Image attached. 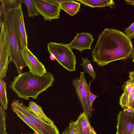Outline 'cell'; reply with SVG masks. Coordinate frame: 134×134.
<instances>
[{
	"label": "cell",
	"mask_w": 134,
	"mask_h": 134,
	"mask_svg": "<svg viewBox=\"0 0 134 134\" xmlns=\"http://www.w3.org/2000/svg\"><path fill=\"white\" fill-rule=\"evenodd\" d=\"M133 51L131 39L125 34L116 29L105 28L99 36L91 56L93 61L102 67L131 58Z\"/></svg>",
	"instance_id": "cell-1"
},
{
	"label": "cell",
	"mask_w": 134,
	"mask_h": 134,
	"mask_svg": "<svg viewBox=\"0 0 134 134\" xmlns=\"http://www.w3.org/2000/svg\"><path fill=\"white\" fill-rule=\"evenodd\" d=\"M54 81L53 75L49 71L40 75L29 71L15 76L9 87L20 98L36 99L40 93L52 86Z\"/></svg>",
	"instance_id": "cell-2"
},
{
	"label": "cell",
	"mask_w": 134,
	"mask_h": 134,
	"mask_svg": "<svg viewBox=\"0 0 134 134\" xmlns=\"http://www.w3.org/2000/svg\"><path fill=\"white\" fill-rule=\"evenodd\" d=\"M16 8H12L5 14L2 21L5 27L10 47L9 62L15 64L19 75L26 66L23 60L21 44L16 22Z\"/></svg>",
	"instance_id": "cell-3"
},
{
	"label": "cell",
	"mask_w": 134,
	"mask_h": 134,
	"mask_svg": "<svg viewBox=\"0 0 134 134\" xmlns=\"http://www.w3.org/2000/svg\"><path fill=\"white\" fill-rule=\"evenodd\" d=\"M50 59H56L58 63L69 71L76 70V58L71 49L62 43L51 42L47 45Z\"/></svg>",
	"instance_id": "cell-4"
},
{
	"label": "cell",
	"mask_w": 134,
	"mask_h": 134,
	"mask_svg": "<svg viewBox=\"0 0 134 134\" xmlns=\"http://www.w3.org/2000/svg\"><path fill=\"white\" fill-rule=\"evenodd\" d=\"M11 106L12 108L19 110L27 116L42 134H60L58 128L54 124H49L37 117L19 100H13Z\"/></svg>",
	"instance_id": "cell-5"
},
{
	"label": "cell",
	"mask_w": 134,
	"mask_h": 134,
	"mask_svg": "<svg viewBox=\"0 0 134 134\" xmlns=\"http://www.w3.org/2000/svg\"><path fill=\"white\" fill-rule=\"evenodd\" d=\"M39 14L44 20L51 21L59 19L61 8L55 0H31Z\"/></svg>",
	"instance_id": "cell-6"
},
{
	"label": "cell",
	"mask_w": 134,
	"mask_h": 134,
	"mask_svg": "<svg viewBox=\"0 0 134 134\" xmlns=\"http://www.w3.org/2000/svg\"><path fill=\"white\" fill-rule=\"evenodd\" d=\"M72 84L74 87L77 96L83 110L88 117H90L93 109L90 106L87 91L88 85L85 79L84 72L80 73L79 77L74 79Z\"/></svg>",
	"instance_id": "cell-7"
},
{
	"label": "cell",
	"mask_w": 134,
	"mask_h": 134,
	"mask_svg": "<svg viewBox=\"0 0 134 134\" xmlns=\"http://www.w3.org/2000/svg\"><path fill=\"white\" fill-rule=\"evenodd\" d=\"M0 25V80H2L5 77L7 70L10 47L5 27L3 23Z\"/></svg>",
	"instance_id": "cell-8"
},
{
	"label": "cell",
	"mask_w": 134,
	"mask_h": 134,
	"mask_svg": "<svg viewBox=\"0 0 134 134\" xmlns=\"http://www.w3.org/2000/svg\"><path fill=\"white\" fill-rule=\"evenodd\" d=\"M21 52L24 62L30 71L40 75L47 72L44 64L38 60L28 47L22 48Z\"/></svg>",
	"instance_id": "cell-9"
},
{
	"label": "cell",
	"mask_w": 134,
	"mask_h": 134,
	"mask_svg": "<svg viewBox=\"0 0 134 134\" xmlns=\"http://www.w3.org/2000/svg\"><path fill=\"white\" fill-rule=\"evenodd\" d=\"M124 109L120 111L117 119V132L119 134H133V114Z\"/></svg>",
	"instance_id": "cell-10"
},
{
	"label": "cell",
	"mask_w": 134,
	"mask_h": 134,
	"mask_svg": "<svg viewBox=\"0 0 134 134\" xmlns=\"http://www.w3.org/2000/svg\"><path fill=\"white\" fill-rule=\"evenodd\" d=\"M94 40L92 35L90 33H76L72 41L65 45L71 49H75L82 52L84 50L91 49V46Z\"/></svg>",
	"instance_id": "cell-11"
},
{
	"label": "cell",
	"mask_w": 134,
	"mask_h": 134,
	"mask_svg": "<svg viewBox=\"0 0 134 134\" xmlns=\"http://www.w3.org/2000/svg\"><path fill=\"white\" fill-rule=\"evenodd\" d=\"M16 22L22 48L27 47V37L24 22L21 4L16 8Z\"/></svg>",
	"instance_id": "cell-12"
},
{
	"label": "cell",
	"mask_w": 134,
	"mask_h": 134,
	"mask_svg": "<svg viewBox=\"0 0 134 134\" xmlns=\"http://www.w3.org/2000/svg\"><path fill=\"white\" fill-rule=\"evenodd\" d=\"M28 109L37 117L48 123L54 125L53 121L49 119L43 112L41 107L33 101L29 102Z\"/></svg>",
	"instance_id": "cell-13"
},
{
	"label": "cell",
	"mask_w": 134,
	"mask_h": 134,
	"mask_svg": "<svg viewBox=\"0 0 134 134\" xmlns=\"http://www.w3.org/2000/svg\"><path fill=\"white\" fill-rule=\"evenodd\" d=\"M134 87V82L129 79L122 86L124 92L120 98L119 104L122 108L127 107L128 98L130 93Z\"/></svg>",
	"instance_id": "cell-14"
},
{
	"label": "cell",
	"mask_w": 134,
	"mask_h": 134,
	"mask_svg": "<svg viewBox=\"0 0 134 134\" xmlns=\"http://www.w3.org/2000/svg\"><path fill=\"white\" fill-rule=\"evenodd\" d=\"M86 114L83 112L80 114L77 121L80 134H90L91 127Z\"/></svg>",
	"instance_id": "cell-15"
},
{
	"label": "cell",
	"mask_w": 134,
	"mask_h": 134,
	"mask_svg": "<svg viewBox=\"0 0 134 134\" xmlns=\"http://www.w3.org/2000/svg\"><path fill=\"white\" fill-rule=\"evenodd\" d=\"M61 9L71 16L76 14L79 10L81 4L75 0L68 1L60 4Z\"/></svg>",
	"instance_id": "cell-16"
},
{
	"label": "cell",
	"mask_w": 134,
	"mask_h": 134,
	"mask_svg": "<svg viewBox=\"0 0 134 134\" xmlns=\"http://www.w3.org/2000/svg\"><path fill=\"white\" fill-rule=\"evenodd\" d=\"M0 19L2 21L5 13L10 9L18 7L22 3V0H0Z\"/></svg>",
	"instance_id": "cell-17"
},
{
	"label": "cell",
	"mask_w": 134,
	"mask_h": 134,
	"mask_svg": "<svg viewBox=\"0 0 134 134\" xmlns=\"http://www.w3.org/2000/svg\"><path fill=\"white\" fill-rule=\"evenodd\" d=\"M76 1L79 2L85 6L93 8L108 7L112 8L115 5V3L112 0H80Z\"/></svg>",
	"instance_id": "cell-18"
},
{
	"label": "cell",
	"mask_w": 134,
	"mask_h": 134,
	"mask_svg": "<svg viewBox=\"0 0 134 134\" xmlns=\"http://www.w3.org/2000/svg\"><path fill=\"white\" fill-rule=\"evenodd\" d=\"M12 109L13 112L17 115L18 117L32 129L36 134H42L27 116L15 108H12Z\"/></svg>",
	"instance_id": "cell-19"
},
{
	"label": "cell",
	"mask_w": 134,
	"mask_h": 134,
	"mask_svg": "<svg viewBox=\"0 0 134 134\" xmlns=\"http://www.w3.org/2000/svg\"><path fill=\"white\" fill-rule=\"evenodd\" d=\"M0 99L1 104L5 110L8 108L6 84L3 80H0Z\"/></svg>",
	"instance_id": "cell-20"
},
{
	"label": "cell",
	"mask_w": 134,
	"mask_h": 134,
	"mask_svg": "<svg viewBox=\"0 0 134 134\" xmlns=\"http://www.w3.org/2000/svg\"><path fill=\"white\" fill-rule=\"evenodd\" d=\"M82 63L80 64L83 66V69L85 72L89 74L93 80L95 79L96 75L90 60L87 58L82 57Z\"/></svg>",
	"instance_id": "cell-21"
},
{
	"label": "cell",
	"mask_w": 134,
	"mask_h": 134,
	"mask_svg": "<svg viewBox=\"0 0 134 134\" xmlns=\"http://www.w3.org/2000/svg\"><path fill=\"white\" fill-rule=\"evenodd\" d=\"M22 3L26 5L28 12V16L29 17H34L38 15V13L31 0H22Z\"/></svg>",
	"instance_id": "cell-22"
},
{
	"label": "cell",
	"mask_w": 134,
	"mask_h": 134,
	"mask_svg": "<svg viewBox=\"0 0 134 134\" xmlns=\"http://www.w3.org/2000/svg\"><path fill=\"white\" fill-rule=\"evenodd\" d=\"M6 113L5 110L0 105V134H8L7 132L5 124Z\"/></svg>",
	"instance_id": "cell-23"
},
{
	"label": "cell",
	"mask_w": 134,
	"mask_h": 134,
	"mask_svg": "<svg viewBox=\"0 0 134 134\" xmlns=\"http://www.w3.org/2000/svg\"><path fill=\"white\" fill-rule=\"evenodd\" d=\"M66 129L67 134H80L77 120L71 121Z\"/></svg>",
	"instance_id": "cell-24"
},
{
	"label": "cell",
	"mask_w": 134,
	"mask_h": 134,
	"mask_svg": "<svg viewBox=\"0 0 134 134\" xmlns=\"http://www.w3.org/2000/svg\"><path fill=\"white\" fill-rule=\"evenodd\" d=\"M92 81H90L87 86V91L88 96V98L90 106L92 108L93 103L95 99L98 96L94 94L91 91L90 87Z\"/></svg>",
	"instance_id": "cell-25"
},
{
	"label": "cell",
	"mask_w": 134,
	"mask_h": 134,
	"mask_svg": "<svg viewBox=\"0 0 134 134\" xmlns=\"http://www.w3.org/2000/svg\"><path fill=\"white\" fill-rule=\"evenodd\" d=\"M125 34L131 39L134 37V22L125 30Z\"/></svg>",
	"instance_id": "cell-26"
},
{
	"label": "cell",
	"mask_w": 134,
	"mask_h": 134,
	"mask_svg": "<svg viewBox=\"0 0 134 134\" xmlns=\"http://www.w3.org/2000/svg\"><path fill=\"white\" fill-rule=\"evenodd\" d=\"M134 99V87L132 90L129 96L127 107L131 108Z\"/></svg>",
	"instance_id": "cell-27"
},
{
	"label": "cell",
	"mask_w": 134,
	"mask_h": 134,
	"mask_svg": "<svg viewBox=\"0 0 134 134\" xmlns=\"http://www.w3.org/2000/svg\"><path fill=\"white\" fill-rule=\"evenodd\" d=\"M124 1L128 4L134 5V0H124Z\"/></svg>",
	"instance_id": "cell-28"
},
{
	"label": "cell",
	"mask_w": 134,
	"mask_h": 134,
	"mask_svg": "<svg viewBox=\"0 0 134 134\" xmlns=\"http://www.w3.org/2000/svg\"><path fill=\"white\" fill-rule=\"evenodd\" d=\"M129 74L130 79L134 82V71L130 72Z\"/></svg>",
	"instance_id": "cell-29"
},
{
	"label": "cell",
	"mask_w": 134,
	"mask_h": 134,
	"mask_svg": "<svg viewBox=\"0 0 134 134\" xmlns=\"http://www.w3.org/2000/svg\"><path fill=\"white\" fill-rule=\"evenodd\" d=\"M90 134H97L93 128L91 127V129Z\"/></svg>",
	"instance_id": "cell-30"
},
{
	"label": "cell",
	"mask_w": 134,
	"mask_h": 134,
	"mask_svg": "<svg viewBox=\"0 0 134 134\" xmlns=\"http://www.w3.org/2000/svg\"><path fill=\"white\" fill-rule=\"evenodd\" d=\"M132 57V61L133 62H134V49H133V53Z\"/></svg>",
	"instance_id": "cell-31"
},
{
	"label": "cell",
	"mask_w": 134,
	"mask_h": 134,
	"mask_svg": "<svg viewBox=\"0 0 134 134\" xmlns=\"http://www.w3.org/2000/svg\"><path fill=\"white\" fill-rule=\"evenodd\" d=\"M62 134H67V129H66L62 133Z\"/></svg>",
	"instance_id": "cell-32"
},
{
	"label": "cell",
	"mask_w": 134,
	"mask_h": 134,
	"mask_svg": "<svg viewBox=\"0 0 134 134\" xmlns=\"http://www.w3.org/2000/svg\"><path fill=\"white\" fill-rule=\"evenodd\" d=\"M131 108L134 109V99L132 103Z\"/></svg>",
	"instance_id": "cell-33"
},
{
	"label": "cell",
	"mask_w": 134,
	"mask_h": 134,
	"mask_svg": "<svg viewBox=\"0 0 134 134\" xmlns=\"http://www.w3.org/2000/svg\"><path fill=\"white\" fill-rule=\"evenodd\" d=\"M21 134H34V133H21Z\"/></svg>",
	"instance_id": "cell-34"
},
{
	"label": "cell",
	"mask_w": 134,
	"mask_h": 134,
	"mask_svg": "<svg viewBox=\"0 0 134 134\" xmlns=\"http://www.w3.org/2000/svg\"><path fill=\"white\" fill-rule=\"evenodd\" d=\"M116 134H119V133L117 132H116Z\"/></svg>",
	"instance_id": "cell-35"
},
{
	"label": "cell",
	"mask_w": 134,
	"mask_h": 134,
	"mask_svg": "<svg viewBox=\"0 0 134 134\" xmlns=\"http://www.w3.org/2000/svg\"><path fill=\"white\" fill-rule=\"evenodd\" d=\"M133 118H134V113L133 114Z\"/></svg>",
	"instance_id": "cell-36"
},
{
	"label": "cell",
	"mask_w": 134,
	"mask_h": 134,
	"mask_svg": "<svg viewBox=\"0 0 134 134\" xmlns=\"http://www.w3.org/2000/svg\"><path fill=\"white\" fill-rule=\"evenodd\" d=\"M133 134H134V132H133Z\"/></svg>",
	"instance_id": "cell-37"
}]
</instances>
